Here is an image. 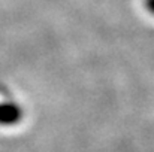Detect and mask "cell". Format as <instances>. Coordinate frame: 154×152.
Wrapping results in <instances>:
<instances>
[{
    "instance_id": "cell-1",
    "label": "cell",
    "mask_w": 154,
    "mask_h": 152,
    "mask_svg": "<svg viewBox=\"0 0 154 152\" xmlns=\"http://www.w3.org/2000/svg\"><path fill=\"white\" fill-rule=\"evenodd\" d=\"M145 6L148 7L150 12H153L154 13V0H145Z\"/></svg>"
}]
</instances>
